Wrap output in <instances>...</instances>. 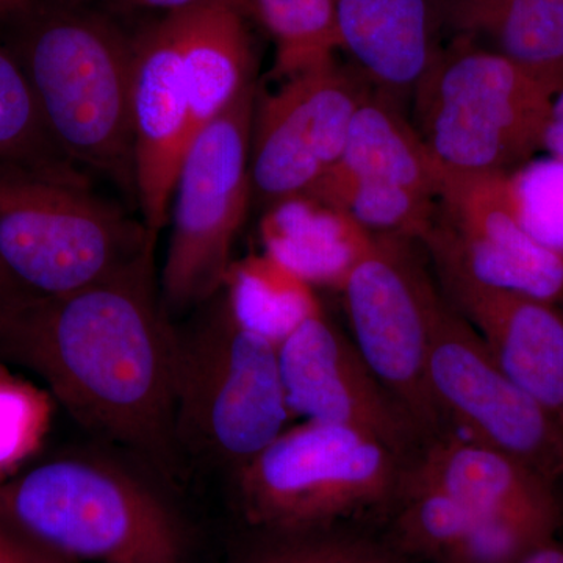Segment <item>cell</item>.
Segmentation results:
<instances>
[{"label":"cell","mask_w":563,"mask_h":563,"mask_svg":"<svg viewBox=\"0 0 563 563\" xmlns=\"http://www.w3.org/2000/svg\"><path fill=\"white\" fill-rule=\"evenodd\" d=\"M155 244L101 282L25 295L0 310V362L31 369L81 428L169 483L185 476L176 432L177 332Z\"/></svg>","instance_id":"1"},{"label":"cell","mask_w":563,"mask_h":563,"mask_svg":"<svg viewBox=\"0 0 563 563\" xmlns=\"http://www.w3.org/2000/svg\"><path fill=\"white\" fill-rule=\"evenodd\" d=\"M5 18L14 27L3 46L58 150L136 201L132 40L101 14L74 7L29 0Z\"/></svg>","instance_id":"2"},{"label":"cell","mask_w":563,"mask_h":563,"mask_svg":"<svg viewBox=\"0 0 563 563\" xmlns=\"http://www.w3.org/2000/svg\"><path fill=\"white\" fill-rule=\"evenodd\" d=\"M0 525L79 563H187L172 507L102 459H54L0 484Z\"/></svg>","instance_id":"3"},{"label":"cell","mask_w":563,"mask_h":563,"mask_svg":"<svg viewBox=\"0 0 563 563\" xmlns=\"http://www.w3.org/2000/svg\"><path fill=\"white\" fill-rule=\"evenodd\" d=\"M177 331L176 432L184 455L233 474L292 418L279 344L236 318L224 291Z\"/></svg>","instance_id":"4"},{"label":"cell","mask_w":563,"mask_h":563,"mask_svg":"<svg viewBox=\"0 0 563 563\" xmlns=\"http://www.w3.org/2000/svg\"><path fill=\"white\" fill-rule=\"evenodd\" d=\"M152 244L143 221L96 195L76 166L0 163V262L33 295L90 287Z\"/></svg>","instance_id":"5"},{"label":"cell","mask_w":563,"mask_h":563,"mask_svg":"<svg viewBox=\"0 0 563 563\" xmlns=\"http://www.w3.org/2000/svg\"><path fill=\"white\" fill-rule=\"evenodd\" d=\"M554 91L495 52L450 40L415 87L412 122L442 176L506 174L542 151Z\"/></svg>","instance_id":"6"},{"label":"cell","mask_w":563,"mask_h":563,"mask_svg":"<svg viewBox=\"0 0 563 563\" xmlns=\"http://www.w3.org/2000/svg\"><path fill=\"white\" fill-rule=\"evenodd\" d=\"M407 461L369 433L303 421L284 429L235 473L244 518L269 533L333 529L390 501Z\"/></svg>","instance_id":"7"},{"label":"cell","mask_w":563,"mask_h":563,"mask_svg":"<svg viewBox=\"0 0 563 563\" xmlns=\"http://www.w3.org/2000/svg\"><path fill=\"white\" fill-rule=\"evenodd\" d=\"M257 87L191 141L173 195V232L161 292L169 317L196 310L224 288L252 202L251 139Z\"/></svg>","instance_id":"8"},{"label":"cell","mask_w":563,"mask_h":563,"mask_svg":"<svg viewBox=\"0 0 563 563\" xmlns=\"http://www.w3.org/2000/svg\"><path fill=\"white\" fill-rule=\"evenodd\" d=\"M413 243L374 236L339 292L355 347L429 442L446 432L428 379L432 321L442 291Z\"/></svg>","instance_id":"9"},{"label":"cell","mask_w":563,"mask_h":563,"mask_svg":"<svg viewBox=\"0 0 563 563\" xmlns=\"http://www.w3.org/2000/svg\"><path fill=\"white\" fill-rule=\"evenodd\" d=\"M429 387L463 437L512 455L544 479L563 476V426L514 383L443 295L433 314Z\"/></svg>","instance_id":"10"},{"label":"cell","mask_w":563,"mask_h":563,"mask_svg":"<svg viewBox=\"0 0 563 563\" xmlns=\"http://www.w3.org/2000/svg\"><path fill=\"white\" fill-rule=\"evenodd\" d=\"M335 58L255 98L252 202L266 210L312 190L342 157L352 118L373 87Z\"/></svg>","instance_id":"11"},{"label":"cell","mask_w":563,"mask_h":563,"mask_svg":"<svg viewBox=\"0 0 563 563\" xmlns=\"http://www.w3.org/2000/svg\"><path fill=\"white\" fill-rule=\"evenodd\" d=\"M420 243L435 268L563 302V258L536 242L515 217L504 174L442 176L435 214Z\"/></svg>","instance_id":"12"},{"label":"cell","mask_w":563,"mask_h":563,"mask_svg":"<svg viewBox=\"0 0 563 563\" xmlns=\"http://www.w3.org/2000/svg\"><path fill=\"white\" fill-rule=\"evenodd\" d=\"M279 362L292 417L369 433L406 461L418 453L417 424L324 310L279 344Z\"/></svg>","instance_id":"13"},{"label":"cell","mask_w":563,"mask_h":563,"mask_svg":"<svg viewBox=\"0 0 563 563\" xmlns=\"http://www.w3.org/2000/svg\"><path fill=\"white\" fill-rule=\"evenodd\" d=\"M132 43L136 203L141 221L158 239L192 140L190 101L169 18L165 14Z\"/></svg>","instance_id":"14"},{"label":"cell","mask_w":563,"mask_h":563,"mask_svg":"<svg viewBox=\"0 0 563 563\" xmlns=\"http://www.w3.org/2000/svg\"><path fill=\"white\" fill-rule=\"evenodd\" d=\"M437 269L443 295L473 325L507 376L563 426V309Z\"/></svg>","instance_id":"15"},{"label":"cell","mask_w":563,"mask_h":563,"mask_svg":"<svg viewBox=\"0 0 563 563\" xmlns=\"http://www.w3.org/2000/svg\"><path fill=\"white\" fill-rule=\"evenodd\" d=\"M333 18L339 49L398 102L412 98L443 47L435 0H333Z\"/></svg>","instance_id":"16"},{"label":"cell","mask_w":563,"mask_h":563,"mask_svg":"<svg viewBox=\"0 0 563 563\" xmlns=\"http://www.w3.org/2000/svg\"><path fill=\"white\" fill-rule=\"evenodd\" d=\"M402 483L439 488L477 515L562 509L554 483L512 455L451 432L424 443Z\"/></svg>","instance_id":"17"},{"label":"cell","mask_w":563,"mask_h":563,"mask_svg":"<svg viewBox=\"0 0 563 563\" xmlns=\"http://www.w3.org/2000/svg\"><path fill=\"white\" fill-rule=\"evenodd\" d=\"M166 16L179 47L195 140L254 85L255 60L246 14L220 3Z\"/></svg>","instance_id":"18"},{"label":"cell","mask_w":563,"mask_h":563,"mask_svg":"<svg viewBox=\"0 0 563 563\" xmlns=\"http://www.w3.org/2000/svg\"><path fill=\"white\" fill-rule=\"evenodd\" d=\"M444 38L501 55L558 90L563 0H435Z\"/></svg>","instance_id":"19"},{"label":"cell","mask_w":563,"mask_h":563,"mask_svg":"<svg viewBox=\"0 0 563 563\" xmlns=\"http://www.w3.org/2000/svg\"><path fill=\"white\" fill-rule=\"evenodd\" d=\"M263 211V251L314 288L340 291L373 244L372 233L310 195L285 199Z\"/></svg>","instance_id":"20"},{"label":"cell","mask_w":563,"mask_h":563,"mask_svg":"<svg viewBox=\"0 0 563 563\" xmlns=\"http://www.w3.org/2000/svg\"><path fill=\"white\" fill-rule=\"evenodd\" d=\"M332 169L439 198L442 174L399 102L369 90L354 118L342 157Z\"/></svg>","instance_id":"21"},{"label":"cell","mask_w":563,"mask_h":563,"mask_svg":"<svg viewBox=\"0 0 563 563\" xmlns=\"http://www.w3.org/2000/svg\"><path fill=\"white\" fill-rule=\"evenodd\" d=\"M222 291L243 324L277 344L324 310L313 285L266 251L233 262Z\"/></svg>","instance_id":"22"},{"label":"cell","mask_w":563,"mask_h":563,"mask_svg":"<svg viewBox=\"0 0 563 563\" xmlns=\"http://www.w3.org/2000/svg\"><path fill=\"white\" fill-rule=\"evenodd\" d=\"M357 222L373 236H398L420 243L429 231L437 199L421 192L357 179L331 169L306 192Z\"/></svg>","instance_id":"23"},{"label":"cell","mask_w":563,"mask_h":563,"mask_svg":"<svg viewBox=\"0 0 563 563\" xmlns=\"http://www.w3.org/2000/svg\"><path fill=\"white\" fill-rule=\"evenodd\" d=\"M276 43L277 77L287 79L335 58L333 0H250Z\"/></svg>","instance_id":"24"},{"label":"cell","mask_w":563,"mask_h":563,"mask_svg":"<svg viewBox=\"0 0 563 563\" xmlns=\"http://www.w3.org/2000/svg\"><path fill=\"white\" fill-rule=\"evenodd\" d=\"M395 520L396 544L402 554L442 561L481 517L439 488L401 484Z\"/></svg>","instance_id":"25"},{"label":"cell","mask_w":563,"mask_h":563,"mask_svg":"<svg viewBox=\"0 0 563 563\" xmlns=\"http://www.w3.org/2000/svg\"><path fill=\"white\" fill-rule=\"evenodd\" d=\"M0 163L44 168L76 166L52 140L31 85L3 44H0Z\"/></svg>","instance_id":"26"},{"label":"cell","mask_w":563,"mask_h":563,"mask_svg":"<svg viewBox=\"0 0 563 563\" xmlns=\"http://www.w3.org/2000/svg\"><path fill=\"white\" fill-rule=\"evenodd\" d=\"M54 396L0 362V484L24 472L49 435Z\"/></svg>","instance_id":"27"},{"label":"cell","mask_w":563,"mask_h":563,"mask_svg":"<svg viewBox=\"0 0 563 563\" xmlns=\"http://www.w3.org/2000/svg\"><path fill=\"white\" fill-rule=\"evenodd\" d=\"M561 525L562 509L481 515L440 563H521Z\"/></svg>","instance_id":"28"},{"label":"cell","mask_w":563,"mask_h":563,"mask_svg":"<svg viewBox=\"0 0 563 563\" xmlns=\"http://www.w3.org/2000/svg\"><path fill=\"white\" fill-rule=\"evenodd\" d=\"M515 217L526 232L563 258V162L531 158L504 174Z\"/></svg>","instance_id":"29"},{"label":"cell","mask_w":563,"mask_h":563,"mask_svg":"<svg viewBox=\"0 0 563 563\" xmlns=\"http://www.w3.org/2000/svg\"><path fill=\"white\" fill-rule=\"evenodd\" d=\"M266 533V542L240 563H404L398 551L333 529Z\"/></svg>","instance_id":"30"},{"label":"cell","mask_w":563,"mask_h":563,"mask_svg":"<svg viewBox=\"0 0 563 563\" xmlns=\"http://www.w3.org/2000/svg\"><path fill=\"white\" fill-rule=\"evenodd\" d=\"M0 563H79L0 525Z\"/></svg>","instance_id":"31"},{"label":"cell","mask_w":563,"mask_h":563,"mask_svg":"<svg viewBox=\"0 0 563 563\" xmlns=\"http://www.w3.org/2000/svg\"><path fill=\"white\" fill-rule=\"evenodd\" d=\"M124 2L131 3V5L143 7V9L165 11V14L201 9V7L220 5V3L222 5L235 7L246 16L252 14L250 0H124Z\"/></svg>","instance_id":"32"},{"label":"cell","mask_w":563,"mask_h":563,"mask_svg":"<svg viewBox=\"0 0 563 563\" xmlns=\"http://www.w3.org/2000/svg\"><path fill=\"white\" fill-rule=\"evenodd\" d=\"M542 151L563 162V81L551 98L550 113L544 125Z\"/></svg>","instance_id":"33"},{"label":"cell","mask_w":563,"mask_h":563,"mask_svg":"<svg viewBox=\"0 0 563 563\" xmlns=\"http://www.w3.org/2000/svg\"><path fill=\"white\" fill-rule=\"evenodd\" d=\"M31 295V291L11 276L9 269L0 262V310L9 303L18 301L22 296Z\"/></svg>","instance_id":"34"},{"label":"cell","mask_w":563,"mask_h":563,"mask_svg":"<svg viewBox=\"0 0 563 563\" xmlns=\"http://www.w3.org/2000/svg\"><path fill=\"white\" fill-rule=\"evenodd\" d=\"M521 563H563V544L555 539L540 544Z\"/></svg>","instance_id":"35"},{"label":"cell","mask_w":563,"mask_h":563,"mask_svg":"<svg viewBox=\"0 0 563 563\" xmlns=\"http://www.w3.org/2000/svg\"><path fill=\"white\" fill-rule=\"evenodd\" d=\"M25 2H29V0H0V20L9 16L10 13L20 9Z\"/></svg>","instance_id":"36"}]
</instances>
